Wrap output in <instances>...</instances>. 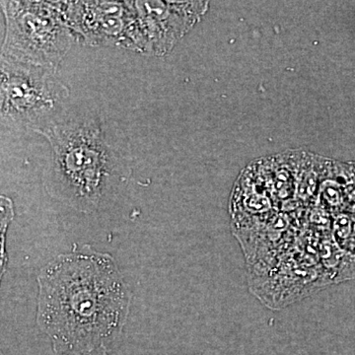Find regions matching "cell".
Returning a JSON list of instances; mask_svg holds the SVG:
<instances>
[{"mask_svg":"<svg viewBox=\"0 0 355 355\" xmlns=\"http://www.w3.org/2000/svg\"><path fill=\"white\" fill-rule=\"evenodd\" d=\"M132 294L111 254L84 245L58 254L38 275L36 321L57 355L112 347Z\"/></svg>","mask_w":355,"mask_h":355,"instance_id":"6da1fadb","label":"cell"},{"mask_svg":"<svg viewBox=\"0 0 355 355\" xmlns=\"http://www.w3.org/2000/svg\"><path fill=\"white\" fill-rule=\"evenodd\" d=\"M51 156L44 184L51 198L83 214L113 200L132 174V151L120 125L95 112L65 111L39 130Z\"/></svg>","mask_w":355,"mask_h":355,"instance_id":"7a4b0ae2","label":"cell"},{"mask_svg":"<svg viewBox=\"0 0 355 355\" xmlns=\"http://www.w3.org/2000/svg\"><path fill=\"white\" fill-rule=\"evenodd\" d=\"M6 38L1 55L57 70L76 42L62 1H1Z\"/></svg>","mask_w":355,"mask_h":355,"instance_id":"3957f363","label":"cell"},{"mask_svg":"<svg viewBox=\"0 0 355 355\" xmlns=\"http://www.w3.org/2000/svg\"><path fill=\"white\" fill-rule=\"evenodd\" d=\"M0 67L2 125L38 132L67 111L69 90L55 70L3 55Z\"/></svg>","mask_w":355,"mask_h":355,"instance_id":"277c9868","label":"cell"},{"mask_svg":"<svg viewBox=\"0 0 355 355\" xmlns=\"http://www.w3.org/2000/svg\"><path fill=\"white\" fill-rule=\"evenodd\" d=\"M70 30L90 46H119L144 53L135 1H62Z\"/></svg>","mask_w":355,"mask_h":355,"instance_id":"5b68a950","label":"cell"},{"mask_svg":"<svg viewBox=\"0 0 355 355\" xmlns=\"http://www.w3.org/2000/svg\"><path fill=\"white\" fill-rule=\"evenodd\" d=\"M144 53L163 55L209 8L202 1H135Z\"/></svg>","mask_w":355,"mask_h":355,"instance_id":"8992f818","label":"cell"},{"mask_svg":"<svg viewBox=\"0 0 355 355\" xmlns=\"http://www.w3.org/2000/svg\"><path fill=\"white\" fill-rule=\"evenodd\" d=\"M336 242L343 251L355 257V210H345L338 214L334 222Z\"/></svg>","mask_w":355,"mask_h":355,"instance_id":"52a82bcc","label":"cell"},{"mask_svg":"<svg viewBox=\"0 0 355 355\" xmlns=\"http://www.w3.org/2000/svg\"><path fill=\"white\" fill-rule=\"evenodd\" d=\"M70 355H119L114 352L113 347H102L99 349L90 350V352H81V354Z\"/></svg>","mask_w":355,"mask_h":355,"instance_id":"ba28073f","label":"cell"},{"mask_svg":"<svg viewBox=\"0 0 355 355\" xmlns=\"http://www.w3.org/2000/svg\"><path fill=\"white\" fill-rule=\"evenodd\" d=\"M198 355H200V354H198Z\"/></svg>","mask_w":355,"mask_h":355,"instance_id":"9c48e42d","label":"cell"}]
</instances>
